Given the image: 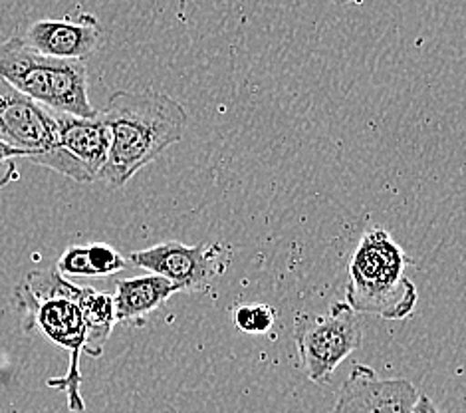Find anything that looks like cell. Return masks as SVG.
I'll list each match as a JSON object with an SVG mask.
<instances>
[{
    "label": "cell",
    "mask_w": 466,
    "mask_h": 413,
    "mask_svg": "<svg viewBox=\"0 0 466 413\" xmlns=\"http://www.w3.org/2000/svg\"><path fill=\"white\" fill-rule=\"evenodd\" d=\"M415 413H441V409H439V406L429 396L420 394L417 406H415Z\"/></svg>",
    "instance_id": "15"
},
{
    "label": "cell",
    "mask_w": 466,
    "mask_h": 413,
    "mask_svg": "<svg viewBox=\"0 0 466 413\" xmlns=\"http://www.w3.org/2000/svg\"><path fill=\"white\" fill-rule=\"evenodd\" d=\"M413 264L391 232L371 227L353 251L346 303L365 316L385 320H405L417 308L419 293L407 276V266Z\"/></svg>",
    "instance_id": "3"
},
{
    "label": "cell",
    "mask_w": 466,
    "mask_h": 413,
    "mask_svg": "<svg viewBox=\"0 0 466 413\" xmlns=\"http://www.w3.org/2000/svg\"><path fill=\"white\" fill-rule=\"evenodd\" d=\"M419 396L407 377H381L373 367L355 364L331 413H415Z\"/></svg>",
    "instance_id": "8"
},
{
    "label": "cell",
    "mask_w": 466,
    "mask_h": 413,
    "mask_svg": "<svg viewBox=\"0 0 466 413\" xmlns=\"http://www.w3.org/2000/svg\"><path fill=\"white\" fill-rule=\"evenodd\" d=\"M54 119L58 126L62 153L80 167L90 183L99 181L109 158V145H112V133L102 114L97 111L94 118H80L54 111Z\"/></svg>",
    "instance_id": "10"
},
{
    "label": "cell",
    "mask_w": 466,
    "mask_h": 413,
    "mask_svg": "<svg viewBox=\"0 0 466 413\" xmlns=\"http://www.w3.org/2000/svg\"><path fill=\"white\" fill-rule=\"evenodd\" d=\"M175 293H179V290L167 278L157 274L133 276L117 281L112 294L116 322L141 326V324H146L149 315L161 308Z\"/></svg>",
    "instance_id": "11"
},
{
    "label": "cell",
    "mask_w": 466,
    "mask_h": 413,
    "mask_svg": "<svg viewBox=\"0 0 466 413\" xmlns=\"http://www.w3.org/2000/svg\"><path fill=\"white\" fill-rule=\"evenodd\" d=\"M334 5H350V3H358V0H331Z\"/></svg>",
    "instance_id": "16"
},
{
    "label": "cell",
    "mask_w": 466,
    "mask_h": 413,
    "mask_svg": "<svg viewBox=\"0 0 466 413\" xmlns=\"http://www.w3.org/2000/svg\"><path fill=\"white\" fill-rule=\"evenodd\" d=\"M32 50L54 60L84 62L104 42V28L92 15H77L64 20H36L22 35Z\"/></svg>",
    "instance_id": "9"
},
{
    "label": "cell",
    "mask_w": 466,
    "mask_h": 413,
    "mask_svg": "<svg viewBox=\"0 0 466 413\" xmlns=\"http://www.w3.org/2000/svg\"><path fill=\"white\" fill-rule=\"evenodd\" d=\"M86 286L74 284L58 273L56 266L30 271L15 290V305L22 315L25 332L38 330L44 338L70 352L68 372L48 379V386L68 396V408L84 413L80 394V356L86 352L87 324L82 308Z\"/></svg>",
    "instance_id": "2"
},
{
    "label": "cell",
    "mask_w": 466,
    "mask_h": 413,
    "mask_svg": "<svg viewBox=\"0 0 466 413\" xmlns=\"http://www.w3.org/2000/svg\"><path fill=\"white\" fill-rule=\"evenodd\" d=\"M0 77L20 94L58 114L94 118L84 62L54 60L32 50L22 35L0 42Z\"/></svg>",
    "instance_id": "4"
},
{
    "label": "cell",
    "mask_w": 466,
    "mask_h": 413,
    "mask_svg": "<svg viewBox=\"0 0 466 413\" xmlns=\"http://www.w3.org/2000/svg\"><path fill=\"white\" fill-rule=\"evenodd\" d=\"M361 340L360 315L348 303H334L324 315L306 312L294 322L299 364L314 384H329L338 367L360 350Z\"/></svg>",
    "instance_id": "5"
},
{
    "label": "cell",
    "mask_w": 466,
    "mask_h": 413,
    "mask_svg": "<svg viewBox=\"0 0 466 413\" xmlns=\"http://www.w3.org/2000/svg\"><path fill=\"white\" fill-rule=\"evenodd\" d=\"M16 160H28V153L13 148L5 139H0V189L18 180Z\"/></svg>",
    "instance_id": "14"
},
{
    "label": "cell",
    "mask_w": 466,
    "mask_h": 413,
    "mask_svg": "<svg viewBox=\"0 0 466 413\" xmlns=\"http://www.w3.org/2000/svg\"><path fill=\"white\" fill-rule=\"evenodd\" d=\"M127 263L129 261L117 249L106 243H92L66 249L56 263V269L62 276L106 278L124 271Z\"/></svg>",
    "instance_id": "12"
},
{
    "label": "cell",
    "mask_w": 466,
    "mask_h": 413,
    "mask_svg": "<svg viewBox=\"0 0 466 413\" xmlns=\"http://www.w3.org/2000/svg\"><path fill=\"white\" fill-rule=\"evenodd\" d=\"M227 249L220 243H198L188 247L179 241H165L129 254L137 269L167 278L179 293H205L225 273Z\"/></svg>",
    "instance_id": "7"
},
{
    "label": "cell",
    "mask_w": 466,
    "mask_h": 413,
    "mask_svg": "<svg viewBox=\"0 0 466 413\" xmlns=\"http://www.w3.org/2000/svg\"><path fill=\"white\" fill-rule=\"evenodd\" d=\"M235 326L244 334H266L270 332L276 322V312L268 305L240 306L235 310Z\"/></svg>",
    "instance_id": "13"
},
{
    "label": "cell",
    "mask_w": 466,
    "mask_h": 413,
    "mask_svg": "<svg viewBox=\"0 0 466 413\" xmlns=\"http://www.w3.org/2000/svg\"><path fill=\"white\" fill-rule=\"evenodd\" d=\"M0 139L28 153V161L64 177H76L74 165L60 150L54 111L20 94L0 77Z\"/></svg>",
    "instance_id": "6"
},
{
    "label": "cell",
    "mask_w": 466,
    "mask_h": 413,
    "mask_svg": "<svg viewBox=\"0 0 466 413\" xmlns=\"http://www.w3.org/2000/svg\"><path fill=\"white\" fill-rule=\"evenodd\" d=\"M99 114L112 133L109 158L99 175L109 191L127 185L143 167L181 141L188 126L185 108L175 98L155 90H119Z\"/></svg>",
    "instance_id": "1"
}]
</instances>
